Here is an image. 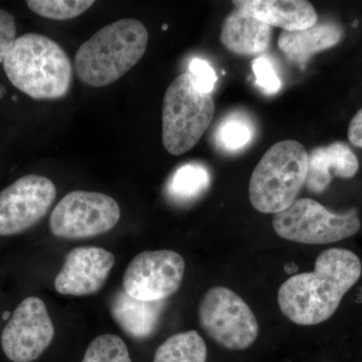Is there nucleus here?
Wrapping results in <instances>:
<instances>
[{
  "label": "nucleus",
  "mask_w": 362,
  "mask_h": 362,
  "mask_svg": "<svg viewBox=\"0 0 362 362\" xmlns=\"http://www.w3.org/2000/svg\"><path fill=\"white\" fill-rule=\"evenodd\" d=\"M361 273V261L354 252L340 247L325 250L317 257L313 272L296 274L280 286V310L298 325L322 323L337 312Z\"/></svg>",
  "instance_id": "f257e3e1"
},
{
  "label": "nucleus",
  "mask_w": 362,
  "mask_h": 362,
  "mask_svg": "<svg viewBox=\"0 0 362 362\" xmlns=\"http://www.w3.org/2000/svg\"><path fill=\"white\" fill-rule=\"evenodd\" d=\"M2 64L11 84L33 99H61L71 89L70 58L45 35L30 33L16 37Z\"/></svg>",
  "instance_id": "f03ea898"
},
{
  "label": "nucleus",
  "mask_w": 362,
  "mask_h": 362,
  "mask_svg": "<svg viewBox=\"0 0 362 362\" xmlns=\"http://www.w3.org/2000/svg\"><path fill=\"white\" fill-rule=\"evenodd\" d=\"M148 39L147 28L134 18L104 26L78 47L75 57L78 78L90 87L111 85L143 58Z\"/></svg>",
  "instance_id": "7ed1b4c3"
},
{
  "label": "nucleus",
  "mask_w": 362,
  "mask_h": 362,
  "mask_svg": "<svg viewBox=\"0 0 362 362\" xmlns=\"http://www.w3.org/2000/svg\"><path fill=\"white\" fill-rule=\"evenodd\" d=\"M308 153L301 143L284 140L274 144L252 171L249 195L252 206L263 214L285 211L306 182Z\"/></svg>",
  "instance_id": "20e7f679"
},
{
  "label": "nucleus",
  "mask_w": 362,
  "mask_h": 362,
  "mask_svg": "<svg viewBox=\"0 0 362 362\" xmlns=\"http://www.w3.org/2000/svg\"><path fill=\"white\" fill-rule=\"evenodd\" d=\"M214 98L197 87L189 73L169 85L162 106V142L169 153L182 156L194 148L213 122Z\"/></svg>",
  "instance_id": "39448f33"
},
{
  "label": "nucleus",
  "mask_w": 362,
  "mask_h": 362,
  "mask_svg": "<svg viewBox=\"0 0 362 362\" xmlns=\"http://www.w3.org/2000/svg\"><path fill=\"white\" fill-rule=\"evenodd\" d=\"M356 209L349 213H331L311 199H300L273 218L279 237L304 245H327L352 237L361 228Z\"/></svg>",
  "instance_id": "423d86ee"
},
{
  "label": "nucleus",
  "mask_w": 362,
  "mask_h": 362,
  "mask_svg": "<svg viewBox=\"0 0 362 362\" xmlns=\"http://www.w3.org/2000/svg\"><path fill=\"white\" fill-rule=\"evenodd\" d=\"M202 330L228 350H245L256 341L259 323L249 305L233 290L216 286L207 290L199 306Z\"/></svg>",
  "instance_id": "0eeeda50"
},
{
  "label": "nucleus",
  "mask_w": 362,
  "mask_h": 362,
  "mask_svg": "<svg viewBox=\"0 0 362 362\" xmlns=\"http://www.w3.org/2000/svg\"><path fill=\"white\" fill-rule=\"evenodd\" d=\"M120 216V206L113 197L74 190L54 207L49 216V230L61 239H88L113 230Z\"/></svg>",
  "instance_id": "6e6552de"
},
{
  "label": "nucleus",
  "mask_w": 362,
  "mask_h": 362,
  "mask_svg": "<svg viewBox=\"0 0 362 362\" xmlns=\"http://www.w3.org/2000/svg\"><path fill=\"white\" fill-rule=\"evenodd\" d=\"M185 273V262L178 252H142L126 268L123 289L142 301H164L178 291Z\"/></svg>",
  "instance_id": "1a4fd4ad"
},
{
  "label": "nucleus",
  "mask_w": 362,
  "mask_h": 362,
  "mask_svg": "<svg viewBox=\"0 0 362 362\" xmlns=\"http://www.w3.org/2000/svg\"><path fill=\"white\" fill-rule=\"evenodd\" d=\"M57 197L54 182L45 176L28 175L0 192V237L18 235L47 216Z\"/></svg>",
  "instance_id": "9d476101"
},
{
  "label": "nucleus",
  "mask_w": 362,
  "mask_h": 362,
  "mask_svg": "<svg viewBox=\"0 0 362 362\" xmlns=\"http://www.w3.org/2000/svg\"><path fill=\"white\" fill-rule=\"evenodd\" d=\"M54 327L45 302L25 298L13 311L1 333V347L9 361L33 362L49 349Z\"/></svg>",
  "instance_id": "9b49d317"
},
{
  "label": "nucleus",
  "mask_w": 362,
  "mask_h": 362,
  "mask_svg": "<svg viewBox=\"0 0 362 362\" xmlns=\"http://www.w3.org/2000/svg\"><path fill=\"white\" fill-rule=\"evenodd\" d=\"M115 264L111 252L99 247H78L66 256L54 278V288L62 295L89 296L103 288Z\"/></svg>",
  "instance_id": "f8f14e48"
},
{
  "label": "nucleus",
  "mask_w": 362,
  "mask_h": 362,
  "mask_svg": "<svg viewBox=\"0 0 362 362\" xmlns=\"http://www.w3.org/2000/svg\"><path fill=\"white\" fill-rule=\"evenodd\" d=\"M233 4L238 11L283 32L306 30L318 21L315 8L305 0H235Z\"/></svg>",
  "instance_id": "ddd939ff"
},
{
  "label": "nucleus",
  "mask_w": 362,
  "mask_h": 362,
  "mask_svg": "<svg viewBox=\"0 0 362 362\" xmlns=\"http://www.w3.org/2000/svg\"><path fill=\"white\" fill-rule=\"evenodd\" d=\"M358 168V159L345 143L334 142L328 146L317 147L308 154L305 185L310 192L320 194L334 176L354 177Z\"/></svg>",
  "instance_id": "4468645a"
},
{
  "label": "nucleus",
  "mask_w": 362,
  "mask_h": 362,
  "mask_svg": "<svg viewBox=\"0 0 362 362\" xmlns=\"http://www.w3.org/2000/svg\"><path fill=\"white\" fill-rule=\"evenodd\" d=\"M164 301H142L118 290L110 301L114 321L130 337L145 339L151 337L158 326Z\"/></svg>",
  "instance_id": "2eb2a0df"
},
{
  "label": "nucleus",
  "mask_w": 362,
  "mask_h": 362,
  "mask_svg": "<svg viewBox=\"0 0 362 362\" xmlns=\"http://www.w3.org/2000/svg\"><path fill=\"white\" fill-rule=\"evenodd\" d=\"M272 28L243 11H232L221 26V44L242 56H255L268 49Z\"/></svg>",
  "instance_id": "dca6fc26"
},
{
  "label": "nucleus",
  "mask_w": 362,
  "mask_h": 362,
  "mask_svg": "<svg viewBox=\"0 0 362 362\" xmlns=\"http://www.w3.org/2000/svg\"><path fill=\"white\" fill-rule=\"evenodd\" d=\"M342 35L341 26L333 21H323L306 30L282 32L278 45L290 62L303 66L316 52L337 45Z\"/></svg>",
  "instance_id": "f3484780"
},
{
  "label": "nucleus",
  "mask_w": 362,
  "mask_h": 362,
  "mask_svg": "<svg viewBox=\"0 0 362 362\" xmlns=\"http://www.w3.org/2000/svg\"><path fill=\"white\" fill-rule=\"evenodd\" d=\"M211 185V175L199 163L183 164L169 177L166 192L173 201L189 202L199 199Z\"/></svg>",
  "instance_id": "a211bd4d"
},
{
  "label": "nucleus",
  "mask_w": 362,
  "mask_h": 362,
  "mask_svg": "<svg viewBox=\"0 0 362 362\" xmlns=\"http://www.w3.org/2000/svg\"><path fill=\"white\" fill-rule=\"evenodd\" d=\"M207 347L197 331L180 332L157 349L153 362H206Z\"/></svg>",
  "instance_id": "6ab92c4d"
},
{
  "label": "nucleus",
  "mask_w": 362,
  "mask_h": 362,
  "mask_svg": "<svg viewBox=\"0 0 362 362\" xmlns=\"http://www.w3.org/2000/svg\"><path fill=\"white\" fill-rule=\"evenodd\" d=\"M33 13L49 20L68 21L78 18L95 4L94 0H28Z\"/></svg>",
  "instance_id": "aec40b11"
},
{
  "label": "nucleus",
  "mask_w": 362,
  "mask_h": 362,
  "mask_svg": "<svg viewBox=\"0 0 362 362\" xmlns=\"http://www.w3.org/2000/svg\"><path fill=\"white\" fill-rule=\"evenodd\" d=\"M82 362H132L127 345L114 334L100 335L92 340Z\"/></svg>",
  "instance_id": "412c9836"
},
{
  "label": "nucleus",
  "mask_w": 362,
  "mask_h": 362,
  "mask_svg": "<svg viewBox=\"0 0 362 362\" xmlns=\"http://www.w3.org/2000/svg\"><path fill=\"white\" fill-rule=\"evenodd\" d=\"M254 129L245 117L233 115L226 118L216 131V141L221 148L235 151L244 148L251 141Z\"/></svg>",
  "instance_id": "4be33fe9"
},
{
  "label": "nucleus",
  "mask_w": 362,
  "mask_h": 362,
  "mask_svg": "<svg viewBox=\"0 0 362 362\" xmlns=\"http://www.w3.org/2000/svg\"><path fill=\"white\" fill-rule=\"evenodd\" d=\"M252 71L256 77L257 84L269 94H276L282 88V83L279 78L270 59L261 57L255 59L252 64Z\"/></svg>",
  "instance_id": "5701e85b"
},
{
  "label": "nucleus",
  "mask_w": 362,
  "mask_h": 362,
  "mask_svg": "<svg viewBox=\"0 0 362 362\" xmlns=\"http://www.w3.org/2000/svg\"><path fill=\"white\" fill-rule=\"evenodd\" d=\"M188 73L194 77L195 85L199 90L211 94L218 77L216 71L207 62L201 59H192Z\"/></svg>",
  "instance_id": "b1692460"
},
{
  "label": "nucleus",
  "mask_w": 362,
  "mask_h": 362,
  "mask_svg": "<svg viewBox=\"0 0 362 362\" xmlns=\"http://www.w3.org/2000/svg\"><path fill=\"white\" fill-rule=\"evenodd\" d=\"M16 20L13 14L0 9V65L16 39Z\"/></svg>",
  "instance_id": "393cba45"
},
{
  "label": "nucleus",
  "mask_w": 362,
  "mask_h": 362,
  "mask_svg": "<svg viewBox=\"0 0 362 362\" xmlns=\"http://www.w3.org/2000/svg\"><path fill=\"white\" fill-rule=\"evenodd\" d=\"M349 138L354 146L362 147V108L349 124Z\"/></svg>",
  "instance_id": "a878e982"
}]
</instances>
